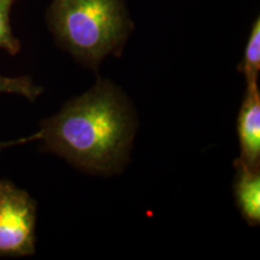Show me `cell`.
I'll list each match as a JSON object with an SVG mask.
<instances>
[{
	"mask_svg": "<svg viewBox=\"0 0 260 260\" xmlns=\"http://www.w3.org/2000/svg\"><path fill=\"white\" fill-rule=\"evenodd\" d=\"M134 134V112L125 95L113 83L99 81L42 121L30 139L41 140L45 148L81 170L112 174L128 159Z\"/></svg>",
	"mask_w": 260,
	"mask_h": 260,
	"instance_id": "1",
	"label": "cell"
},
{
	"mask_svg": "<svg viewBox=\"0 0 260 260\" xmlns=\"http://www.w3.org/2000/svg\"><path fill=\"white\" fill-rule=\"evenodd\" d=\"M48 22L61 46L94 69L121 48L132 28L122 0H52Z\"/></svg>",
	"mask_w": 260,
	"mask_h": 260,
	"instance_id": "2",
	"label": "cell"
},
{
	"mask_svg": "<svg viewBox=\"0 0 260 260\" xmlns=\"http://www.w3.org/2000/svg\"><path fill=\"white\" fill-rule=\"evenodd\" d=\"M37 204L27 191L0 180V255L35 253Z\"/></svg>",
	"mask_w": 260,
	"mask_h": 260,
	"instance_id": "3",
	"label": "cell"
},
{
	"mask_svg": "<svg viewBox=\"0 0 260 260\" xmlns=\"http://www.w3.org/2000/svg\"><path fill=\"white\" fill-rule=\"evenodd\" d=\"M241 155L239 160L249 168L260 165V93L258 83H247V90L237 118Z\"/></svg>",
	"mask_w": 260,
	"mask_h": 260,
	"instance_id": "4",
	"label": "cell"
},
{
	"mask_svg": "<svg viewBox=\"0 0 260 260\" xmlns=\"http://www.w3.org/2000/svg\"><path fill=\"white\" fill-rule=\"evenodd\" d=\"M235 201L243 218L249 225H259L260 222V170L249 168L235 160Z\"/></svg>",
	"mask_w": 260,
	"mask_h": 260,
	"instance_id": "5",
	"label": "cell"
},
{
	"mask_svg": "<svg viewBox=\"0 0 260 260\" xmlns=\"http://www.w3.org/2000/svg\"><path fill=\"white\" fill-rule=\"evenodd\" d=\"M240 70L245 74L247 83L256 82L260 71V21L253 24L245 50V57L240 65Z\"/></svg>",
	"mask_w": 260,
	"mask_h": 260,
	"instance_id": "6",
	"label": "cell"
},
{
	"mask_svg": "<svg viewBox=\"0 0 260 260\" xmlns=\"http://www.w3.org/2000/svg\"><path fill=\"white\" fill-rule=\"evenodd\" d=\"M42 92L39 87L27 76L22 77H6L0 75V93L19 94L25 96L30 102H34Z\"/></svg>",
	"mask_w": 260,
	"mask_h": 260,
	"instance_id": "7",
	"label": "cell"
},
{
	"mask_svg": "<svg viewBox=\"0 0 260 260\" xmlns=\"http://www.w3.org/2000/svg\"><path fill=\"white\" fill-rule=\"evenodd\" d=\"M16 0H0V48L10 54L18 53L21 45L10 27V10Z\"/></svg>",
	"mask_w": 260,
	"mask_h": 260,
	"instance_id": "8",
	"label": "cell"
},
{
	"mask_svg": "<svg viewBox=\"0 0 260 260\" xmlns=\"http://www.w3.org/2000/svg\"><path fill=\"white\" fill-rule=\"evenodd\" d=\"M19 141H11V142H0V149H3L4 147H6V146H11V145H16L18 144Z\"/></svg>",
	"mask_w": 260,
	"mask_h": 260,
	"instance_id": "9",
	"label": "cell"
}]
</instances>
